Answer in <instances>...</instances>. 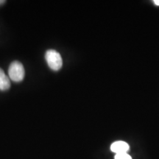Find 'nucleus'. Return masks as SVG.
<instances>
[{
    "mask_svg": "<svg viewBox=\"0 0 159 159\" xmlns=\"http://www.w3.org/2000/svg\"><path fill=\"white\" fill-rule=\"evenodd\" d=\"M45 58L49 68L53 71H58L63 66L61 54L55 49H49L45 54Z\"/></svg>",
    "mask_w": 159,
    "mask_h": 159,
    "instance_id": "1",
    "label": "nucleus"
},
{
    "mask_svg": "<svg viewBox=\"0 0 159 159\" xmlns=\"http://www.w3.org/2000/svg\"><path fill=\"white\" fill-rule=\"evenodd\" d=\"M25 73L23 65L19 61H13L10 65L8 75L10 78L14 82H21L25 77Z\"/></svg>",
    "mask_w": 159,
    "mask_h": 159,
    "instance_id": "2",
    "label": "nucleus"
},
{
    "mask_svg": "<svg viewBox=\"0 0 159 159\" xmlns=\"http://www.w3.org/2000/svg\"><path fill=\"white\" fill-rule=\"evenodd\" d=\"M129 150H130L129 144L123 141L115 142L111 146V150L116 154L128 153Z\"/></svg>",
    "mask_w": 159,
    "mask_h": 159,
    "instance_id": "3",
    "label": "nucleus"
},
{
    "mask_svg": "<svg viewBox=\"0 0 159 159\" xmlns=\"http://www.w3.org/2000/svg\"><path fill=\"white\" fill-rule=\"evenodd\" d=\"M11 87V82L8 77L5 75L4 71L0 69V90L6 91Z\"/></svg>",
    "mask_w": 159,
    "mask_h": 159,
    "instance_id": "4",
    "label": "nucleus"
},
{
    "mask_svg": "<svg viewBox=\"0 0 159 159\" xmlns=\"http://www.w3.org/2000/svg\"><path fill=\"white\" fill-rule=\"evenodd\" d=\"M115 159H132L131 156L128 153H121V154H116L115 156Z\"/></svg>",
    "mask_w": 159,
    "mask_h": 159,
    "instance_id": "5",
    "label": "nucleus"
},
{
    "mask_svg": "<svg viewBox=\"0 0 159 159\" xmlns=\"http://www.w3.org/2000/svg\"><path fill=\"white\" fill-rule=\"evenodd\" d=\"M153 2H154V4H155V5H156L159 6V0H154Z\"/></svg>",
    "mask_w": 159,
    "mask_h": 159,
    "instance_id": "6",
    "label": "nucleus"
},
{
    "mask_svg": "<svg viewBox=\"0 0 159 159\" xmlns=\"http://www.w3.org/2000/svg\"><path fill=\"white\" fill-rule=\"evenodd\" d=\"M5 2V1H4V0H0V5H2Z\"/></svg>",
    "mask_w": 159,
    "mask_h": 159,
    "instance_id": "7",
    "label": "nucleus"
}]
</instances>
